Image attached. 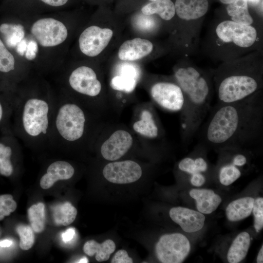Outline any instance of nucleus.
Instances as JSON below:
<instances>
[{"instance_id":"nucleus-1","label":"nucleus","mask_w":263,"mask_h":263,"mask_svg":"<svg viewBox=\"0 0 263 263\" xmlns=\"http://www.w3.org/2000/svg\"><path fill=\"white\" fill-rule=\"evenodd\" d=\"M196 135L207 149H238L252 153L263 145V94L211 107Z\"/></svg>"},{"instance_id":"nucleus-2","label":"nucleus","mask_w":263,"mask_h":263,"mask_svg":"<svg viewBox=\"0 0 263 263\" xmlns=\"http://www.w3.org/2000/svg\"><path fill=\"white\" fill-rule=\"evenodd\" d=\"M173 77L184 97L180 112L181 137L183 144H190L211 108L213 84L209 75L196 67L184 64L174 69Z\"/></svg>"},{"instance_id":"nucleus-3","label":"nucleus","mask_w":263,"mask_h":263,"mask_svg":"<svg viewBox=\"0 0 263 263\" xmlns=\"http://www.w3.org/2000/svg\"><path fill=\"white\" fill-rule=\"evenodd\" d=\"M91 110L74 99L56 100L49 146L90 144L93 128Z\"/></svg>"},{"instance_id":"nucleus-4","label":"nucleus","mask_w":263,"mask_h":263,"mask_svg":"<svg viewBox=\"0 0 263 263\" xmlns=\"http://www.w3.org/2000/svg\"><path fill=\"white\" fill-rule=\"evenodd\" d=\"M55 103L49 98L31 95L14 103L17 132L25 144L49 146Z\"/></svg>"},{"instance_id":"nucleus-5","label":"nucleus","mask_w":263,"mask_h":263,"mask_svg":"<svg viewBox=\"0 0 263 263\" xmlns=\"http://www.w3.org/2000/svg\"><path fill=\"white\" fill-rule=\"evenodd\" d=\"M218 103L245 99L262 90L263 70L252 64L230 65L220 68L213 76Z\"/></svg>"},{"instance_id":"nucleus-6","label":"nucleus","mask_w":263,"mask_h":263,"mask_svg":"<svg viewBox=\"0 0 263 263\" xmlns=\"http://www.w3.org/2000/svg\"><path fill=\"white\" fill-rule=\"evenodd\" d=\"M116 23L104 21L102 25H92L81 33L78 38L80 50L85 56L94 57L103 55L116 41L119 35Z\"/></svg>"},{"instance_id":"nucleus-7","label":"nucleus","mask_w":263,"mask_h":263,"mask_svg":"<svg viewBox=\"0 0 263 263\" xmlns=\"http://www.w3.org/2000/svg\"><path fill=\"white\" fill-rule=\"evenodd\" d=\"M150 96L161 108L171 112H181L184 105V97L181 88L172 80H158L150 89Z\"/></svg>"},{"instance_id":"nucleus-8","label":"nucleus","mask_w":263,"mask_h":263,"mask_svg":"<svg viewBox=\"0 0 263 263\" xmlns=\"http://www.w3.org/2000/svg\"><path fill=\"white\" fill-rule=\"evenodd\" d=\"M190 250L188 240L179 233L162 235L155 246L156 257L163 263H181L187 257Z\"/></svg>"},{"instance_id":"nucleus-9","label":"nucleus","mask_w":263,"mask_h":263,"mask_svg":"<svg viewBox=\"0 0 263 263\" xmlns=\"http://www.w3.org/2000/svg\"><path fill=\"white\" fill-rule=\"evenodd\" d=\"M68 84L74 92L88 99L100 96L103 90V84L96 72L85 65L78 67L71 72Z\"/></svg>"},{"instance_id":"nucleus-10","label":"nucleus","mask_w":263,"mask_h":263,"mask_svg":"<svg viewBox=\"0 0 263 263\" xmlns=\"http://www.w3.org/2000/svg\"><path fill=\"white\" fill-rule=\"evenodd\" d=\"M215 34L224 43H231L242 48L250 47L257 39V32L255 27L230 20L219 23L216 27Z\"/></svg>"},{"instance_id":"nucleus-11","label":"nucleus","mask_w":263,"mask_h":263,"mask_svg":"<svg viewBox=\"0 0 263 263\" xmlns=\"http://www.w3.org/2000/svg\"><path fill=\"white\" fill-rule=\"evenodd\" d=\"M31 33L43 47L58 45L64 42L68 36L65 25L53 18H44L36 21L32 26Z\"/></svg>"},{"instance_id":"nucleus-12","label":"nucleus","mask_w":263,"mask_h":263,"mask_svg":"<svg viewBox=\"0 0 263 263\" xmlns=\"http://www.w3.org/2000/svg\"><path fill=\"white\" fill-rule=\"evenodd\" d=\"M102 173L104 178L111 183L126 184L139 180L142 170L137 163L128 160L108 163L103 168Z\"/></svg>"},{"instance_id":"nucleus-13","label":"nucleus","mask_w":263,"mask_h":263,"mask_svg":"<svg viewBox=\"0 0 263 263\" xmlns=\"http://www.w3.org/2000/svg\"><path fill=\"white\" fill-rule=\"evenodd\" d=\"M133 144V138L129 132L123 129L117 130L101 144L100 153L105 160L114 161L124 156Z\"/></svg>"},{"instance_id":"nucleus-14","label":"nucleus","mask_w":263,"mask_h":263,"mask_svg":"<svg viewBox=\"0 0 263 263\" xmlns=\"http://www.w3.org/2000/svg\"><path fill=\"white\" fill-rule=\"evenodd\" d=\"M154 50V45L150 40L136 37L123 41L118 49L117 55L121 61L133 62L145 59Z\"/></svg>"},{"instance_id":"nucleus-15","label":"nucleus","mask_w":263,"mask_h":263,"mask_svg":"<svg viewBox=\"0 0 263 263\" xmlns=\"http://www.w3.org/2000/svg\"><path fill=\"white\" fill-rule=\"evenodd\" d=\"M132 128L136 133L150 140L166 144L164 130L151 109H145L142 112L140 119L133 123Z\"/></svg>"},{"instance_id":"nucleus-16","label":"nucleus","mask_w":263,"mask_h":263,"mask_svg":"<svg viewBox=\"0 0 263 263\" xmlns=\"http://www.w3.org/2000/svg\"><path fill=\"white\" fill-rule=\"evenodd\" d=\"M169 214L172 220L186 232L197 231L204 225L205 217L199 211L178 207L171 208Z\"/></svg>"},{"instance_id":"nucleus-17","label":"nucleus","mask_w":263,"mask_h":263,"mask_svg":"<svg viewBox=\"0 0 263 263\" xmlns=\"http://www.w3.org/2000/svg\"><path fill=\"white\" fill-rule=\"evenodd\" d=\"M75 169L68 162L57 160L50 164L46 173L40 180V186L43 189L50 188L58 181L67 180L75 173Z\"/></svg>"},{"instance_id":"nucleus-18","label":"nucleus","mask_w":263,"mask_h":263,"mask_svg":"<svg viewBox=\"0 0 263 263\" xmlns=\"http://www.w3.org/2000/svg\"><path fill=\"white\" fill-rule=\"evenodd\" d=\"M174 5L177 16L188 21L202 17L208 8L207 0H176Z\"/></svg>"},{"instance_id":"nucleus-19","label":"nucleus","mask_w":263,"mask_h":263,"mask_svg":"<svg viewBox=\"0 0 263 263\" xmlns=\"http://www.w3.org/2000/svg\"><path fill=\"white\" fill-rule=\"evenodd\" d=\"M189 195L196 200L198 211L203 214L212 213L222 202L221 198L210 189H192Z\"/></svg>"},{"instance_id":"nucleus-20","label":"nucleus","mask_w":263,"mask_h":263,"mask_svg":"<svg viewBox=\"0 0 263 263\" xmlns=\"http://www.w3.org/2000/svg\"><path fill=\"white\" fill-rule=\"evenodd\" d=\"M254 199L245 197L235 200L229 204L226 208V215L232 222L238 221L248 217L251 213Z\"/></svg>"},{"instance_id":"nucleus-21","label":"nucleus","mask_w":263,"mask_h":263,"mask_svg":"<svg viewBox=\"0 0 263 263\" xmlns=\"http://www.w3.org/2000/svg\"><path fill=\"white\" fill-rule=\"evenodd\" d=\"M141 13L147 16L158 15L165 20H170L175 15L174 3L171 0H156L143 6Z\"/></svg>"},{"instance_id":"nucleus-22","label":"nucleus","mask_w":263,"mask_h":263,"mask_svg":"<svg viewBox=\"0 0 263 263\" xmlns=\"http://www.w3.org/2000/svg\"><path fill=\"white\" fill-rule=\"evenodd\" d=\"M115 249L114 242L108 239L99 244L94 240L86 242L83 246V251L89 256L95 254V259L98 262L107 261Z\"/></svg>"},{"instance_id":"nucleus-23","label":"nucleus","mask_w":263,"mask_h":263,"mask_svg":"<svg viewBox=\"0 0 263 263\" xmlns=\"http://www.w3.org/2000/svg\"><path fill=\"white\" fill-rule=\"evenodd\" d=\"M250 244L249 234L246 232L240 233L231 244L227 255L230 263H238L245 257Z\"/></svg>"},{"instance_id":"nucleus-24","label":"nucleus","mask_w":263,"mask_h":263,"mask_svg":"<svg viewBox=\"0 0 263 263\" xmlns=\"http://www.w3.org/2000/svg\"><path fill=\"white\" fill-rule=\"evenodd\" d=\"M226 11L232 21L236 22L251 25L253 19L250 15L246 0H235L227 4Z\"/></svg>"},{"instance_id":"nucleus-25","label":"nucleus","mask_w":263,"mask_h":263,"mask_svg":"<svg viewBox=\"0 0 263 263\" xmlns=\"http://www.w3.org/2000/svg\"><path fill=\"white\" fill-rule=\"evenodd\" d=\"M77 209L70 202L57 206L54 210L53 217L58 225H68L72 223L77 215Z\"/></svg>"},{"instance_id":"nucleus-26","label":"nucleus","mask_w":263,"mask_h":263,"mask_svg":"<svg viewBox=\"0 0 263 263\" xmlns=\"http://www.w3.org/2000/svg\"><path fill=\"white\" fill-rule=\"evenodd\" d=\"M0 32L10 47L16 46L24 38L25 34L24 28L20 24L3 23L0 26Z\"/></svg>"},{"instance_id":"nucleus-27","label":"nucleus","mask_w":263,"mask_h":263,"mask_svg":"<svg viewBox=\"0 0 263 263\" xmlns=\"http://www.w3.org/2000/svg\"><path fill=\"white\" fill-rule=\"evenodd\" d=\"M29 222L33 229L37 233L42 232L45 227V206L42 203L32 205L28 210Z\"/></svg>"},{"instance_id":"nucleus-28","label":"nucleus","mask_w":263,"mask_h":263,"mask_svg":"<svg viewBox=\"0 0 263 263\" xmlns=\"http://www.w3.org/2000/svg\"><path fill=\"white\" fill-rule=\"evenodd\" d=\"M132 24L135 30L142 33H151L158 26V21L153 15L147 16L142 13L133 18Z\"/></svg>"},{"instance_id":"nucleus-29","label":"nucleus","mask_w":263,"mask_h":263,"mask_svg":"<svg viewBox=\"0 0 263 263\" xmlns=\"http://www.w3.org/2000/svg\"><path fill=\"white\" fill-rule=\"evenodd\" d=\"M13 150L11 146L0 142V174L4 176L11 175L14 168L11 162Z\"/></svg>"},{"instance_id":"nucleus-30","label":"nucleus","mask_w":263,"mask_h":263,"mask_svg":"<svg viewBox=\"0 0 263 263\" xmlns=\"http://www.w3.org/2000/svg\"><path fill=\"white\" fill-rule=\"evenodd\" d=\"M239 167L233 164L232 161L231 163L223 165L219 172L220 183L223 185L228 186L238 179L241 175Z\"/></svg>"},{"instance_id":"nucleus-31","label":"nucleus","mask_w":263,"mask_h":263,"mask_svg":"<svg viewBox=\"0 0 263 263\" xmlns=\"http://www.w3.org/2000/svg\"><path fill=\"white\" fill-rule=\"evenodd\" d=\"M137 80L134 78L121 75H116L110 81L111 88L116 91L131 93L135 89Z\"/></svg>"},{"instance_id":"nucleus-32","label":"nucleus","mask_w":263,"mask_h":263,"mask_svg":"<svg viewBox=\"0 0 263 263\" xmlns=\"http://www.w3.org/2000/svg\"><path fill=\"white\" fill-rule=\"evenodd\" d=\"M20 237L19 246L23 250L30 249L34 243V235L32 228L27 225H20L16 228Z\"/></svg>"},{"instance_id":"nucleus-33","label":"nucleus","mask_w":263,"mask_h":263,"mask_svg":"<svg viewBox=\"0 0 263 263\" xmlns=\"http://www.w3.org/2000/svg\"><path fill=\"white\" fill-rule=\"evenodd\" d=\"M14 69V57L0 39V72L8 73Z\"/></svg>"},{"instance_id":"nucleus-34","label":"nucleus","mask_w":263,"mask_h":263,"mask_svg":"<svg viewBox=\"0 0 263 263\" xmlns=\"http://www.w3.org/2000/svg\"><path fill=\"white\" fill-rule=\"evenodd\" d=\"M17 207V203L11 195H0V221L4 217L10 215L16 210Z\"/></svg>"},{"instance_id":"nucleus-35","label":"nucleus","mask_w":263,"mask_h":263,"mask_svg":"<svg viewBox=\"0 0 263 263\" xmlns=\"http://www.w3.org/2000/svg\"><path fill=\"white\" fill-rule=\"evenodd\" d=\"M254 218V227L257 232L263 227V199L259 197L254 200L252 211Z\"/></svg>"},{"instance_id":"nucleus-36","label":"nucleus","mask_w":263,"mask_h":263,"mask_svg":"<svg viewBox=\"0 0 263 263\" xmlns=\"http://www.w3.org/2000/svg\"><path fill=\"white\" fill-rule=\"evenodd\" d=\"M117 69L118 75L133 77L137 80L139 76V69L132 62H123Z\"/></svg>"},{"instance_id":"nucleus-37","label":"nucleus","mask_w":263,"mask_h":263,"mask_svg":"<svg viewBox=\"0 0 263 263\" xmlns=\"http://www.w3.org/2000/svg\"><path fill=\"white\" fill-rule=\"evenodd\" d=\"M112 263H132V259L130 257L127 252L124 249L117 251L111 261Z\"/></svg>"},{"instance_id":"nucleus-38","label":"nucleus","mask_w":263,"mask_h":263,"mask_svg":"<svg viewBox=\"0 0 263 263\" xmlns=\"http://www.w3.org/2000/svg\"><path fill=\"white\" fill-rule=\"evenodd\" d=\"M38 47L36 41L31 40L27 43L26 50L25 53V57L29 60L35 58L38 52Z\"/></svg>"},{"instance_id":"nucleus-39","label":"nucleus","mask_w":263,"mask_h":263,"mask_svg":"<svg viewBox=\"0 0 263 263\" xmlns=\"http://www.w3.org/2000/svg\"><path fill=\"white\" fill-rule=\"evenodd\" d=\"M202 172H196L191 174L190 181L191 184L196 187L202 186L206 182V178Z\"/></svg>"},{"instance_id":"nucleus-40","label":"nucleus","mask_w":263,"mask_h":263,"mask_svg":"<svg viewBox=\"0 0 263 263\" xmlns=\"http://www.w3.org/2000/svg\"><path fill=\"white\" fill-rule=\"evenodd\" d=\"M75 234V230L73 228H70L68 229L62 235V238L63 241L67 243L72 240Z\"/></svg>"},{"instance_id":"nucleus-41","label":"nucleus","mask_w":263,"mask_h":263,"mask_svg":"<svg viewBox=\"0 0 263 263\" xmlns=\"http://www.w3.org/2000/svg\"><path fill=\"white\" fill-rule=\"evenodd\" d=\"M27 45V42L26 39L23 38L20 41L16 46L17 52L20 56H23L25 54L26 47Z\"/></svg>"},{"instance_id":"nucleus-42","label":"nucleus","mask_w":263,"mask_h":263,"mask_svg":"<svg viewBox=\"0 0 263 263\" xmlns=\"http://www.w3.org/2000/svg\"><path fill=\"white\" fill-rule=\"evenodd\" d=\"M48 5L53 6H60L64 5L68 0H41Z\"/></svg>"},{"instance_id":"nucleus-43","label":"nucleus","mask_w":263,"mask_h":263,"mask_svg":"<svg viewBox=\"0 0 263 263\" xmlns=\"http://www.w3.org/2000/svg\"><path fill=\"white\" fill-rule=\"evenodd\" d=\"M12 244V242L9 240H4L0 241V246L1 247H9Z\"/></svg>"},{"instance_id":"nucleus-44","label":"nucleus","mask_w":263,"mask_h":263,"mask_svg":"<svg viewBox=\"0 0 263 263\" xmlns=\"http://www.w3.org/2000/svg\"><path fill=\"white\" fill-rule=\"evenodd\" d=\"M257 262L258 263H263V246L261 247V248L258 253L257 258Z\"/></svg>"},{"instance_id":"nucleus-45","label":"nucleus","mask_w":263,"mask_h":263,"mask_svg":"<svg viewBox=\"0 0 263 263\" xmlns=\"http://www.w3.org/2000/svg\"><path fill=\"white\" fill-rule=\"evenodd\" d=\"M4 108L0 100V122L2 120L4 116Z\"/></svg>"},{"instance_id":"nucleus-46","label":"nucleus","mask_w":263,"mask_h":263,"mask_svg":"<svg viewBox=\"0 0 263 263\" xmlns=\"http://www.w3.org/2000/svg\"><path fill=\"white\" fill-rule=\"evenodd\" d=\"M247 2L253 5H257L261 1V0H246Z\"/></svg>"},{"instance_id":"nucleus-47","label":"nucleus","mask_w":263,"mask_h":263,"mask_svg":"<svg viewBox=\"0 0 263 263\" xmlns=\"http://www.w3.org/2000/svg\"><path fill=\"white\" fill-rule=\"evenodd\" d=\"M235 0H220V1L224 3V4H228L229 3H232V2H233Z\"/></svg>"},{"instance_id":"nucleus-48","label":"nucleus","mask_w":263,"mask_h":263,"mask_svg":"<svg viewBox=\"0 0 263 263\" xmlns=\"http://www.w3.org/2000/svg\"><path fill=\"white\" fill-rule=\"evenodd\" d=\"M77 263H88V260L86 257H84L81 259Z\"/></svg>"},{"instance_id":"nucleus-49","label":"nucleus","mask_w":263,"mask_h":263,"mask_svg":"<svg viewBox=\"0 0 263 263\" xmlns=\"http://www.w3.org/2000/svg\"><path fill=\"white\" fill-rule=\"evenodd\" d=\"M149 0V1H155V0Z\"/></svg>"}]
</instances>
